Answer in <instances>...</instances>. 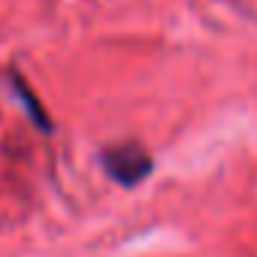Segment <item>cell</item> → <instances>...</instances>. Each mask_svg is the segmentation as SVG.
Here are the masks:
<instances>
[{"label": "cell", "instance_id": "7a4b0ae2", "mask_svg": "<svg viewBox=\"0 0 257 257\" xmlns=\"http://www.w3.org/2000/svg\"><path fill=\"white\" fill-rule=\"evenodd\" d=\"M10 85H13V91L19 94V100H22V103L28 106V115H31V121H34V124L40 127V131H43V134L49 137V134L55 131V124H52V118L46 115V109H43V103L37 100V94L31 91V85L25 82V76H22V73H19L16 67L10 70Z\"/></svg>", "mask_w": 257, "mask_h": 257}, {"label": "cell", "instance_id": "6da1fadb", "mask_svg": "<svg viewBox=\"0 0 257 257\" xmlns=\"http://www.w3.org/2000/svg\"><path fill=\"white\" fill-rule=\"evenodd\" d=\"M100 164H103V173L112 182H118L121 188H137L155 170L152 155L140 143H118V146L103 149L100 152Z\"/></svg>", "mask_w": 257, "mask_h": 257}]
</instances>
